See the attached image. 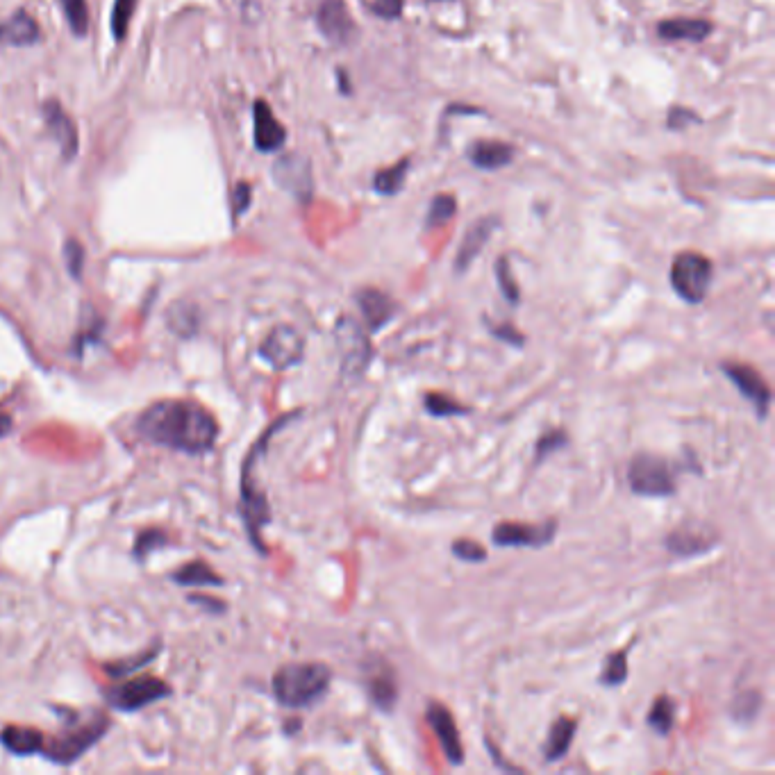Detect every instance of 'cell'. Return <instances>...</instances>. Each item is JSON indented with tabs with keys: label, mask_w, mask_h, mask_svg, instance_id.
<instances>
[{
	"label": "cell",
	"mask_w": 775,
	"mask_h": 775,
	"mask_svg": "<svg viewBox=\"0 0 775 775\" xmlns=\"http://www.w3.org/2000/svg\"><path fill=\"white\" fill-rule=\"evenodd\" d=\"M698 121H700V119H698V116H696L694 112H691V110H682V107H673L671 114H669V121H666V123H669V128H671V130H682V128H687L689 123H698Z\"/></svg>",
	"instance_id": "cell-44"
},
{
	"label": "cell",
	"mask_w": 775,
	"mask_h": 775,
	"mask_svg": "<svg viewBox=\"0 0 775 775\" xmlns=\"http://www.w3.org/2000/svg\"><path fill=\"white\" fill-rule=\"evenodd\" d=\"M757 712H760V694L757 691H744L732 703V716L739 721L755 719Z\"/></svg>",
	"instance_id": "cell-36"
},
{
	"label": "cell",
	"mask_w": 775,
	"mask_h": 775,
	"mask_svg": "<svg viewBox=\"0 0 775 775\" xmlns=\"http://www.w3.org/2000/svg\"><path fill=\"white\" fill-rule=\"evenodd\" d=\"M41 41L39 23L25 10H16L5 21H0V44L12 48H28Z\"/></svg>",
	"instance_id": "cell-21"
},
{
	"label": "cell",
	"mask_w": 775,
	"mask_h": 775,
	"mask_svg": "<svg viewBox=\"0 0 775 775\" xmlns=\"http://www.w3.org/2000/svg\"><path fill=\"white\" fill-rule=\"evenodd\" d=\"M498 228V216H482V219L475 221L460 244V250H457L455 257V271L464 273L469 271V266L475 262V257L482 253V248L487 246V241L494 235V230Z\"/></svg>",
	"instance_id": "cell-19"
},
{
	"label": "cell",
	"mask_w": 775,
	"mask_h": 775,
	"mask_svg": "<svg viewBox=\"0 0 775 775\" xmlns=\"http://www.w3.org/2000/svg\"><path fill=\"white\" fill-rule=\"evenodd\" d=\"M44 123L50 137L60 146L64 162L73 160V157L78 155V130H75L71 116L64 112V107L57 103V100H46L44 103Z\"/></svg>",
	"instance_id": "cell-15"
},
{
	"label": "cell",
	"mask_w": 775,
	"mask_h": 775,
	"mask_svg": "<svg viewBox=\"0 0 775 775\" xmlns=\"http://www.w3.org/2000/svg\"><path fill=\"white\" fill-rule=\"evenodd\" d=\"M714 266L705 255L687 250L680 253L671 264V287L685 303L698 305L707 298L712 285Z\"/></svg>",
	"instance_id": "cell-4"
},
{
	"label": "cell",
	"mask_w": 775,
	"mask_h": 775,
	"mask_svg": "<svg viewBox=\"0 0 775 775\" xmlns=\"http://www.w3.org/2000/svg\"><path fill=\"white\" fill-rule=\"evenodd\" d=\"M253 128H255V148L260 153H273L280 150L287 141V130L271 110L266 100H255L253 105Z\"/></svg>",
	"instance_id": "cell-16"
},
{
	"label": "cell",
	"mask_w": 775,
	"mask_h": 775,
	"mask_svg": "<svg viewBox=\"0 0 775 775\" xmlns=\"http://www.w3.org/2000/svg\"><path fill=\"white\" fill-rule=\"evenodd\" d=\"M457 212V200L450 194H439L432 198V203L428 207V214H425V230H435L446 225L450 219H453Z\"/></svg>",
	"instance_id": "cell-30"
},
{
	"label": "cell",
	"mask_w": 775,
	"mask_h": 775,
	"mask_svg": "<svg viewBox=\"0 0 775 775\" xmlns=\"http://www.w3.org/2000/svg\"><path fill=\"white\" fill-rule=\"evenodd\" d=\"M575 732H578V721L571 719V716H557L553 725H550L548 739L544 744L546 762H557L569 753Z\"/></svg>",
	"instance_id": "cell-23"
},
{
	"label": "cell",
	"mask_w": 775,
	"mask_h": 775,
	"mask_svg": "<svg viewBox=\"0 0 775 775\" xmlns=\"http://www.w3.org/2000/svg\"><path fill=\"white\" fill-rule=\"evenodd\" d=\"M169 323H171V328L175 332H180V335H189V332L194 330L196 323H198L196 321V310L191 305H187V303L173 305V310L169 314Z\"/></svg>",
	"instance_id": "cell-35"
},
{
	"label": "cell",
	"mask_w": 775,
	"mask_h": 775,
	"mask_svg": "<svg viewBox=\"0 0 775 775\" xmlns=\"http://www.w3.org/2000/svg\"><path fill=\"white\" fill-rule=\"evenodd\" d=\"M423 405H425V412H428L430 416H435V419L471 414L469 407L462 405L460 400H455L453 396L439 394V391H428V394L423 396Z\"/></svg>",
	"instance_id": "cell-26"
},
{
	"label": "cell",
	"mask_w": 775,
	"mask_h": 775,
	"mask_svg": "<svg viewBox=\"0 0 775 775\" xmlns=\"http://www.w3.org/2000/svg\"><path fill=\"white\" fill-rule=\"evenodd\" d=\"M62 12L69 21V28L73 35L85 37L89 32V7L87 0H60Z\"/></svg>",
	"instance_id": "cell-32"
},
{
	"label": "cell",
	"mask_w": 775,
	"mask_h": 775,
	"mask_svg": "<svg viewBox=\"0 0 775 775\" xmlns=\"http://www.w3.org/2000/svg\"><path fill=\"white\" fill-rule=\"evenodd\" d=\"M628 646L621 648L619 653H610L603 662V671H600V682L605 687H619L628 680Z\"/></svg>",
	"instance_id": "cell-28"
},
{
	"label": "cell",
	"mask_w": 775,
	"mask_h": 775,
	"mask_svg": "<svg viewBox=\"0 0 775 775\" xmlns=\"http://www.w3.org/2000/svg\"><path fill=\"white\" fill-rule=\"evenodd\" d=\"M139 432L153 444L182 453H205L216 444L219 423L191 400H160L139 416Z\"/></svg>",
	"instance_id": "cell-1"
},
{
	"label": "cell",
	"mask_w": 775,
	"mask_h": 775,
	"mask_svg": "<svg viewBox=\"0 0 775 775\" xmlns=\"http://www.w3.org/2000/svg\"><path fill=\"white\" fill-rule=\"evenodd\" d=\"M714 32L707 19H664L657 23V35L662 41H691L700 44Z\"/></svg>",
	"instance_id": "cell-22"
},
{
	"label": "cell",
	"mask_w": 775,
	"mask_h": 775,
	"mask_svg": "<svg viewBox=\"0 0 775 775\" xmlns=\"http://www.w3.org/2000/svg\"><path fill=\"white\" fill-rule=\"evenodd\" d=\"M357 307L366 321V328L369 332H380L385 325L391 323L396 314V303L391 300L385 291L373 289V287H364L355 294Z\"/></svg>",
	"instance_id": "cell-18"
},
{
	"label": "cell",
	"mask_w": 775,
	"mask_h": 775,
	"mask_svg": "<svg viewBox=\"0 0 775 775\" xmlns=\"http://www.w3.org/2000/svg\"><path fill=\"white\" fill-rule=\"evenodd\" d=\"M628 485L641 498H669L678 491L675 466L653 453H639L628 466Z\"/></svg>",
	"instance_id": "cell-3"
},
{
	"label": "cell",
	"mask_w": 775,
	"mask_h": 775,
	"mask_svg": "<svg viewBox=\"0 0 775 775\" xmlns=\"http://www.w3.org/2000/svg\"><path fill=\"white\" fill-rule=\"evenodd\" d=\"M171 689L169 685H164L162 680L157 678H135L123 682V685H116L110 691H107V700L110 705L116 707L121 712H135L146 707L155 700H160L164 696H169Z\"/></svg>",
	"instance_id": "cell-10"
},
{
	"label": "cell",
	"mask_w": 775,
	"mask_h": 775,
	"mask_svg": "<svg viewBox=\"0 0 775 775\" xmlns=\"http://www.w3.org/2000/svg\"><path fill=\"white\" fill-rule=\"evenodd\" d=\"M305 337L294 325H275L260 344V357L275 371H287L303 360Z\"/></svg>",
	"instance_id": "cell-6"
},
{
	"label": "cell",
	"mask_w": 775,
	"mask_h": 775,
	"mask_svg": "<svg viewBox=\"0 0 775 775\" xmlns=\"http://www.w3.org/2000/svg\"><path fill=\"white\" fill-rule=\"evenodd\" d=\"M105 730H107V719L103 714H98L96 719H91L89 723L78 725V728L69 730L64 737L55 739L53 744L46 746L44 750H46V755L50 757V760H55L60 764H71V762L78 760L82 753H87V750L105 735Z\"/></svg>",
	"instance_id": "cell-9"
},
{
	"label": "cell",
	"mask_w": 775,
	"mask_h": 775,
	"mask_svg": "<svg viewBox=\"0 0 775 775\" xmlns=\"http://www.w3.org/2000/svg\"><path fill=\"white\" fill-rule=\"evenodd\" d=\"M175 582H180V585H203V587H210V585H221V578L216 575L210 566H207L205 562H191L187 566H182L180 571H175L173 575Z\"/></svg>",
	"instance_id": "cell-29"
},
{
	"label": "cell",
	"mask_w": 775,
	"mask_h": 775,
	"mask_svg": "<svg viewBox=\"0 0 775 775\" xmlns=\"http://www.w3.org/2000/svg\"><path fill=\"white\" fill-rule=\"evenodd\" d=\"M316 25H319L321 35L332 46L353 44L357 35L355 21L348 12L346 0H321L319 10H316Z\"/></svg>",
	"instance_id": "cell-13"
},
{
	"label": "cell",
	"mask_w": 775,
	"mask_h": 775,
	"mask_svg": "<svg viewBox=\"0 0 775 775\" xmlns=\"http://www.w3.org/2000/svg\"><path fill=\"white\" fill-rule=\"evenodd\" d=\"M403 3L405 0H373L371 10L378 16H382V19L394 21V19H398L400 14H403Z\"/></svg>",
	"instance_id": "cell-41"
},
{
	"label": "cell",
	"mask_w": 775,
	"mask_h": 775,
	"mask_svg": "<svg viewBox=\"0 0 775 775\" xmlns=\"http://www.w3.org/2000/svg\"><path fill=\"white\" fill-rule=\"evenodd\" d=\"M566 444H569V437H566L564 430H550L546 435H541L535 444V464L544 462L548 455L562 450Z\"/></svg>",
	"instance_id": "cell-34"
},
{
	"label": "cell",
	"mask_w": 775,
	"mask_h": 775,
	"mask_svg": "<svg viewBox=\"0 0 775 775\" xmlns=\"http://www.w3.org/2000/svg\"><path fill=\"white\" fill-rule=\"evenodd\" d=\"M466 157L469 162L475 166V169L482 171H498L503 166H510L516 157V148L507 141H496V139H480L473 141L466 150Z\"/></svg>",
	"instance_id": "cell-20"
},
{
	"label": "cell",
	"mask_w": 775,
	"mask_h": 775,
	"mask_svg": "<svg viewBox=\"0 0 775 775\" xmlns=\"http://www.w3.org/2000/svg\"><path fill=\"white\" fill-rule=\"evenodd\" d=\"M137 3H139V0H114L110 28H112L114 39L119 41V44H121L125 37H128L130 21H132V16H135Z\"/></svg>",
	"instance_id": "cell-31"
},
{
	"label": "cell",
	"mask_w": 775,
	"mask_h": 775,
	"mask_svg": "<svg viewBox=\"0 0 775 775\" xmlns=\"http://www.w3.org/2000/svg\"><path fill=\"white\" fill-rule=\"evenodd\" d=\"M425 721H428L432 732H435L446 760L453 766H460L464 762V748L453 714H450L444 705H439L437 700H430L428 707H425Z\"/></svg>",
	"instance_id": "cell-14"
},
{
	"label": "cell",
	"mask_w": 775,
	"mask_h": 775,
	"mask_svg": "<svg viewBox=\"0 0 775 775\" xmlns=\"http://www.w3.org/2000/svg\"><path fill=\"white\" fill-rule=\"evenodd\" d=\"M155 655H157V650H153V653H146V655H141L139 660H123V662H116V664H110V666H107V671H110L112 675H125V673H130V671H137V669H141V666H144L146 662L153 660Z\"/></svg>",
	"instance_id": "cell-43"
},
{
	"label": "cell",
	"mask_w": 775,
	"mask_h": 775,
	"mask_svg": "<svg viewBox=\"0 0 775 775\" xmlns=\"http://www.w3.org/2000/svg\"><path fill=\"white\" fill-rule=\"evenodd\" d=\"M64 257H66V266H69V273L73 275V278H80L82 266H85V248H82L78 239L66 241Z\"/></svg>",
	"instance_id": "cell-38"
},
{
	"label": "cell",
	"mask_w": 775,
	"mask_h": 775,
	"mask_svg": "<svg viewBox=\"0 0 775 775\" xmlns=\"http://www.w3.org/2000/svg\"><path fill=\"white\" fill-rule=\"evenodd\" d=\"M407 173H410V160H400L398 164L382 169L373 175V191L380 196H396L405 187Z\"/></svg>",
	"instance_id": "cell-25"
},
{
	"label": "cell",
	"mask_w": 775,
	"mask_h": 775,
	"mask_svg": "<svg viewBox=\"0 0 775 775\" xmlns=\"http://www.w3.org/2000/svg\"><path fill=\"white\" fill-rule=\"evenodd\" d=\"M273 180L280 189L294 196L300 203H307L314 194L312 162L300 153H285L273 164Z\"/></svg>",
	"instance_id": "cell-7"
},
{
	"label": "cell",
	"mask_w": 775,
	"mask_h": 775,
	"mask_svg": "<svg viewBox=\"0 0 775 775\" xmlns=\"http://www.w3.org/2000/svg\"><path fill=\"white\" fill-rule=\"evenodd\" d=\"M428 3H448V0H428Z\"/></svg>",
	"instance_id": "cell-47"
},
{
	"label": "cell",
	"mask_w": 775,
	"mask_h": 775,
	"mask_svg": "<svg viewBox=\"0 0 775 775\" xmlns=\"http://www.w3.org/2000/svg\"><path fill=\"white\" fill-rule=\"evenodd\" d=\"M721 371L725 373V378L741 391V396L755 407V414L760 416V419H766L771 410V387L766 385L760 371L739 362H723Z\"/></svg>",
	"instance_id": "cell-11"
},
{
	"label": "cell",
	"mask_w": 775,
	"mask_h": 775,
	"mask_svg": "<svg viewBox=\"0 0 775 775\" xmlns=\"http://www.w3.org/2000/svg\"><path fill=\"white\" fill-rule=\"evenodd\" d=\"M364 689H366V694H369L371 703L378 707V710L391 712L396 707L398 682H396V673L389 664L366 666Z\"/></svg>",
	"instance_id": "cell-17"
},
{
	"label": "cell",
	"mask_w": 775,
	"mask_h": 775,
	"mask_svg": "<svg viewBox=\"0 0 775 775\" xmlns=\"http://www.w3.org/2000/svg\"><path fill=\"white\" fill-rule=\"evenodd\" d=\"M337 82H341V91H344V94H350V85H348L346 71H339L337 69Z\"/></svg>",
	"instance_id": "cell-46"
},
{
	"label": "cell",
	"mask_w": 775,
	"mask_h": 775,
	"mask_svg": "<svg viewBox=\"0 0 775 775\" xmlns=\"http://www.w3.org/2000/svg\"><path fill=\"white\" fill-rule=\"evenodd\" d=\"M330 680L332 673L325 664H287L273 675V694L285 707H310L328 694Z\"/></svg>",
	"instance_id": "cell-2"
},
{
	"label": "cell",
	"mask_w": 775,
	"mask_h": 775,
	"mask_svg": "<svg viewBox=\"0 0 775 775\" xmlns=\"http://www.w3.org/2000/svg\"><path fill=\"white\" fill-rule=\"evenodd\" d=\"M10 430H12V416L0 412V439H3L5 435H10Z\"/></svg>",
	"instance_id": "cell-45"
},
{
	"label": "cell",
	"mask_w": 775,
	"mask_h": 775,
	"mask_svg": "<svg viewBox=\"0 0 775 775\" xmlns=\"http://www.w3.org/2000/svg\"><path fill=\"white\" fill-rule=\"evenodd\" d=\"M557 521L548 519L546 523H512L500 521L491 530V541L500 548H541L555 539Z\"/></svg>",
	"instance_id": "cell-8"
},
{
	"label": "cell",
	"mask_w": 775,
	"mask_h": 775,
	"mask_svg": "<svg viewBox=\"0 0 775 775\" xmlns=\"http://www.w3.org/2000/svg\"><path fill=\"white\" fill-rule=\"evenodd\" d=\"M164 544H166V535L162 530H148L137 539L135 553L137 557H144L146 553H153L155 546H164Z\"/></svg>",
	"instance_id": "cell-40"
},
{
	"label": "cell",
	"mask_w": 775,
	"mask_h": 775,
	"mask_svg": "<svg viewBox=\"0 0 775 775\" xmlns=\"http://www.w3.org/2000/svg\"><path fill=\"white\" fill-rule=\"evenodd\" d=\"M646 723L660 737L669 735V732L673 730V723H675V700L671 696L655 698V703H653V707H650V712L646 716Z\"/></svg>",
	"instance_id": "cell-27"
},
{
	"label": "cell",
	"mask_w": 775,
	"mask_h": 775,
	"mask_svg": "<svg viewBox=\"0 0 775 775\" xmlns=\"http://www.w3.org/2000/svg\"><path fill=\"white\" fill-rule=\"evenodd\" d=\"M719 544V535L712 525L703 521H685L678 528L664 537V546L669 548V553L678 557H696L705 555Z\"/></svg>",
	"instance_id": "cell-12"
},
{
	"label": "cell",
	"mask_w": 775,
	"mask_h": 775,
	"mask_svg": "<svg viewBox=\"0 0 775 775\" xmlns=\"http://www.w3.org/2000/svg\"><path fill=\"white\" fill-rule=\"evenodd\" d=\"M335 337L341 355V371H344L348 378H360L366 366L371 364L373 355L369 335H366L362 325L357 323L353 316H344V319L337 321Z\"/></svg>",
	"instance_id": "cell-5"
},
{
	"label": "cell",
	"mask_w": 775,
	"mask_h": 775,
	"mask_svg": "<svg viewBox=\"0 0 775 775\" xmlns=\"http://www.w3.org/2000/svg\"><path fill=\"white\" fill-rule=\"evenodd\" d=\"M496 280H498V289L503 298L510 305H519L521 303V289L516 285L514 275H512V266L507 257H498L496 260Z\"/></svg>",
	"instance_id": "cell-33"
},
{
	"label": "cell",
	"mask_w": 775,
	"mask_h": 775,
	"mask_svg": "<svg viewBox=\"0 0 775 775\" xmlns=\"http://www.w3.org/2000/svg\"><path fill=\"white\" fill-rule=\"evenodd\" d=\"M485 321H487L489 332H491V335H494L496 339L505 341V344H510V346H514V348H521V346L525 344V337L521 335L519 330L514 328L512 323H500V325H494L489 319H485Z\"/></svg>",
	"instance_id": "cell-39"
},
{
	"label": "cell",
	"mask_w": 775,
	"mask_h": 775,
	"mask_svg": "<svg viewBox=\"0 0 775 775\" xmlns=\"http://www.w3.org/2000/svg\"><path fill=\"white\" fill-rule=\"evenodd\" d=\"M0 741L14 755H35L39 750H44V735L35 728H21V725L5 728Z\"/></svg>",
	"instance_id": "cell-24"
},
{
	"label": "cell",
	"mask_w": 775,
	"mask_h": 775,
	"mask_svg": "<svg viewBox=\"0 0 775 775\" xmlns=\"http://www.w3.org/2000/svg\"><path fill=\"white\" fill-rule=\"evenodd\" d=\"M250 198H253V189H250L248 182H239L235 187V196H232V212H235V219H239L250 207Z\"/></svg>",
	"instance_id": "cell-42"
},
{
	"label": "cell",
	"mask_w": 775,
	"mask_h": 775,
	"mask_svg": "<svg viewBox=\"0 0 775 775\" xmlns=\"http://www.w3.org/2000/svg\"><path fill=\"white\" fill-rule=\"evenodd\" d=\"M453 555L457 557V560L473 562V564H480V562L487 560V550L473 539H457L453 544Z\"/></svg>",
	"instance_id": "cell-37"
}]
</instances>
